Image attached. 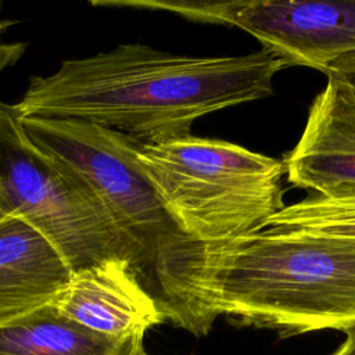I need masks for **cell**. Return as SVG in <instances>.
<instances>
[{
	"label": "cell",
	"instance_id": "obj_11",
	"mask_svg": "<svg viewBox=\"0 0 355 355\" xmlns=\"http://www.w3.org/2000/svg\"><path fill=\"white\" fill-rule=\"evenodd\" d=\"M263 227L355 239V196L326 198L312 194L284 205L266 220Z\"/></svg>",
	"mask_w": 355,
	"mask_h": 355
},
{
	"label": "cell",
	"instance_id": "obj_6",
	"mask_svg": "<svg viewBox=\"0 0 355 355\" xmlns=\"http://www.w3.org/2000/svg\"><path fill=\"white\" fill-rule=\"evenodd\" d=\"M90 6L166 11L193 22L236 26L287 67L327 73L355 57V0H92Z\"/></svg>",
	"mask_w": 355,
	"mask_h": 355
},
{
	"label": "cell",
	"instance_id": "obj_4",
	"mask_svg": "<svg viewBox=\"0 0 355 355\" xmlns=\"http://www.w3.org/2000/svg\"><path fill=\"white\" fill-rule=\"evenodd\" d=\"M0 216L35 227L71 270L108 258L143 261L97 198L68 171L39 151L12 105L0 103Z\"/></svg>",
	"mask_w": 355,
	"mask_h": 355
},
{
	"label": "cell",
	"instance_id": "obj_14",
	"mask_svg": "<svg viewBox=\"0 0 355 355\" xmlns=\"http://www.w3.org/2000/svg\"><path fill=\"white\" fill-rule=\"evenodd\" d=\"M345 334L344 341L330 355H355V324L343 331Z\"/></svg>",
	"mask_w": 355,
	"mask_h": 355
},
{
	"label": "cell",
	"instance_id": "obj_5",
	"mask_svg": "<svg viewBox=\"0 0 355 355\" xmlns=\"http://www.w3.org/2000/svg\"><path fill=\"white\" fill-rule=\"evenodd\" d=\"M18 116V115H17ZM31 143L80 182L139 251L143 269L171 240L184 234L141 172L143 141L73 118L18 116Z\"/></svg>",
	"mask_w": 355,
	"mask_h": 355
},
{
	"label": "cell",
	"instance_id": "obj_13",
	"mask_svg": "<svg viewBox=\"0 0 355 355\" xmlns=\"http://www.w3.org/2000/svg\"><path fill=\"white\" fill-rule=\"evenodd\" d=\"M326 75H338L355 85V57L334 64Z\"/></svg>",
	"mask_w": 355,
	"mask_h": 355
},
{
	"label": "cell",
	"instance_id": "obj_1",
	"mask_svg": "<svg viewBox=\"0 0 355 355\" xmlns=\"http://www.w3.org/2000/svg\"><path fill=\"white\" fill-rule=\"evenodd\" d=\"M150 270L166 320L198 337L219 316L280 338L355 324V239L275 227L218 241L182 234Z\"/></svg>",
	"mask_w": 355,
	"mask_h": 355
},
{
	"label": "cell",
	"instance_id": "obj_12",
	"mask_svg": "<svg viewBox=\"0 0 355 355\" xmlns=\"http://www.w3.org/2000/svg\"><path fill=\"white\" fill-rule=\"evenodd\" d=\"M1 7V3H0ZM17 24L15 19L0 18V35L7 32ZM26 43L24 42H0V75L7 68L17 64V61L25 54Z\"/></svg>",
	"mask_w": 355,
	"mask_h": 355
},
{
	"label": "cell",
	"instance_id": "obj_9",
	"mask_svg": "<svg viewBox=\"0 0 355 355\" xmlns=\"http://www.w3.org/2000/svg\"><path fill=\"white\" fill-rule=\"evenodd\" d=\"M69 273L35 227L18 216H0V324L49 305Z\"/></svg>",
	"mask_w": 355,
	"mask_h": 355
},
{
	"label": "cell",
	"instance_id": "obj_2",
	"mask_svg": "<svg viewBox=\"0 0 355 355\" xmlns=\"http://www.w3.org/2000/svg\"><path fill=\"white\" fill-rule=\"evenodd\" d=\"M286 67L265 49L208 57L123 43L32 76L12 107L18 116L73 118L161 143L191 136L204 115L270 96Z\"/></svg>",
	"mask_w": 355,
	"mask_h": 355
},
{
	"label": "cell",
	"instance_id": "obj_3",
	"mask_svg": "<svg viewBox=\"0 0 355 355\" xmlns=\"http://www.w3.org/2000/svg\"><path fill=\"white\" fill-rule=\"evenodd\" d=\"M137 162L189 237L218 241L263 229L284 205L283 159L239 144L187 136L143 143Z\"/></svg>",
	"mask_w": 355,
	"mask_h": 355
},
{
	"label": "cell",
	"instance_id": "obj_10",
	"mask_svg": "<svg viewBox=\"0 0 355 355\" xmlns=\"http://www.w3.org/2000/svg\"><path fill=\"white\" fill-rule=\"evenodd\" d=\"M128 347L60 316L50 304L0 324V355H125Z\"/></svg>",
	"mask_w": 355,
	"mask_h": 355
},
{
	"label": "cell",
	"instance_id": "obj_15",
	"mask_svg": "<svg viewBox=\"0 0 355 355\" xmlns=\"http://www.w3.org/2000/svg\"><path fill=\"white\" fill-rule=\"evenodd\" d=\"M125 355H151V354H148L146 351L144 344H143V338H136L129 344L128 351H126Z\"/></svg>",
	"mask_w": 355,
	"mask_h": 355
},
{
	"label": "cell",
	"instance_id": "obj_8",
	"mask_svg": "<svg viewBox=\"0 0 355 355\" xmlns=\"http://www.w3.org/2000/svg\"><path fill=\"white\" fill-rule=\"evenodd\" d=\"M286 179L326 198L355 196V85L327 75L295 147L283 158Z\"/></svg>",
	"mask_w": 355,
	"mask_h": 355
},
{
	"label": "cell",
	"instance_id": "obj_7",
	"mask_svg": "<svg viewBox=\"0 0 355 355\" xmlns=\"http://www.w3.org/2000/svg\"><path fill=\"white\" fill-rule=\"evenodd\" d=\"M50 305L86 330L125 344L143 338L147 330L166 320L128 258H108L71 270Z\"/></svg>",
	"mask_w": 355,
	"mask_h": 355
}]
</instances>
